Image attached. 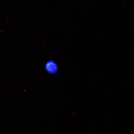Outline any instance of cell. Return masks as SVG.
Listing matches in <instances>:
<instances>
[{"label":"cell","mask_w":134,"mask_h":134,"mask_svg":"<svg viewBox=\"0 0 134 134\" xmlns=\"http://www.w3.org/2000/svg\"><path fill=\"white\" fill-rule=\"evenodd\" d=\"M45 71L48 74L51 75L56 74L58 71V66L57 64L54 60H49L45 63Z\"/></svg>","instance_id":"6da1fadb"}]
</instances>
